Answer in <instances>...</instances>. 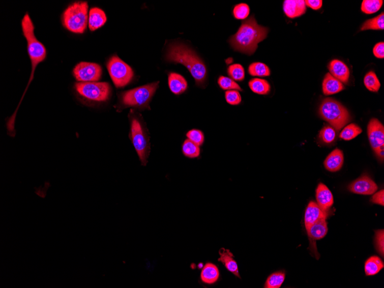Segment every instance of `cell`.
I'll return each mask as SVG.
<instances>
[{
	"label": "cell",
	"mask_w": 384,
	"mask_h": 288,
	"mask_svg": "<svg viewBox=\"0 0 384 288\" xmlns=\"http://www.w3.org/2000/svg\"><path fill=\"white\" fill-rule=\"evenodd\" d=\"M268 28L259 25L254 16L242 21L237 33L229 38V43L233 49L243 54L251 55L258 48V44L266 39Z\"/></svg>",
	"instance_id": "cell-1"
},
{
	"label": "cell",
	"mask_w": 384,
	"mask_h": 288,
	"mask_svg": "<svg viewBox=\"0 0 384 288\" xmlns=\"http://www.w3.org/2000/svg\"><path fill=\"white\" fill-rule=\"evenodd\" d=\"M166 60L185 66L195 79L198 85H202L205 81L206 68L202 60L191 48L185 44H170L166 54Z\"/></svg>",
	"instance_id": "cell-2"
},
{
	"label": "cell",
	"mask_w": 384,
	"mask_h": 288,
	"mask_svg": "<svg viewBox=\"0 0 384 288\" xmlns=\"http://www.w3.org/2000/svg\"><path fill=\"white\" fill-rule=\"evenodd\" d=\"M320 117L337 131H340L351 121L347 109L337 100L327 98L322 101L319 108Z\"/></svg>",
	"instance_id": "cell-3"
},
{
	"label": "cell",
	"mask_w": 384,
	"mask_h": 288,
	"mask_svg": "<svg viewBox=\"0 0 384 288\" xmlns=\"http://www.w3.org/2000/svg\"><path fill=\"white\" fill-rule=\"evenodd\" d=\"M88 4L85 2L74 3L66 9L63 16V24L66 29L76 34H83L86 28Z\"/></svg>",
	"instance_id": "cell-4"
},
{
	"label": "cell",
	"mask_w": 384,
	"mask_h": 288,
	"mask_svg": "<svg viewBox=\"0 0 384 288\" xmlns=\"http://www.w3.org/2000/svg\"><path fill=\"white\" fill-rule=\"evenodd\" d=\"M107 68L110 76L117 88L125 87L134 76L133 70L130 66L117 56H113L109 60Z\"/></svg>",
	"instance_id": "cell-5"
},
{
	"label": "cell",
	"mask_w": 384,
	"mask_h": 288,
	"mask_svg": "<svg viewBox=\"0 0 384 288\" xmlns=\"http://www.w3.org/2000/svg\"><path fill=\"white\" fill-rule=\"evenodd\" d=\"M131 138L137 154L143 166H146L150 153V145L142 125L138 119L131 121Z\"/></svg>",
	"instance_id": "cell-6"
},
{
	"label": "cell",
	"mask_w": 384,
	"mask_h": 288,
	"mask_svg": "<svg viewBox=\"0 0 384 288\" xmlns=\"http://www.w3.org/2000/svg\"><path fill=\"white\" fill-rule=\"evenodd\" d=\"M159 82H154L127 91L123 95V103L127 106L143 107L147 104L156 92Z\"/></svg>",
	"instance_id": "cell-7"
},
{
	"label": "cell",
	"mask_w": 384,
	"mask_h": 288,
	"mask_svg": "<svg viewBox=\"0 0 384 288\" xmlns=\"http://www.w3.org/2000/svg\"><path fill=\"white\" fill-rule=\"evenodd\" d=\"M77 91L86 99L98 101L107 100L110 87L107 82H81L76 85Z\"/></svg>",
	"instance_id": "cell-8"
},
{
	"label": "cell",
	"mask_w": 384,
	"mask_h": 288,
	"mask_svg": "<svg viewBox=\"0 0 384 288\" xmlns=\"http://www.w3.org/2000/svg\"><path fill=\"white\" fill-rule=\"evenodd\" d=\"M368 135L370 146L379 159L384 157V127L377 119L370 120L368 126Z\"/></svg>",
	"instance_id": "cell-9"
},
{
	"label": "cell",
	"mask_w": 384,
	"mask_h": 288,
	"mask_svg": "<svg viewBox=\"0 0 384 288\" xmlns=\"http://www.w3.org/2000/svg\"><path fill=\"white\" fill-rule=\"evenodd\" d=\"M73 73L78 81L96 82L100 79L102 74V69L98 64L83 62L75 67Z\"/></svg>",
	"instance_id": "cell-10"
},
{
	"label": "cell",
	"mask_w": 384,
	"mask_h": 288,
	"mask_svg": "<svg viewBox=\"0 0 384 288\" xmlns=\"http://www.w3.org/2000/svg\"><path fill=\"white\" fill-rule=\"evenodd\" d=\"M348 188L350 192L356 194L372 195L377 191L378 187L369 177L363 176L353 181L348 185Z\"/></svg>",
	"instance_id": "cell-11"
},
{
	"label": "cell",
	"mask_w": 384,
	"mask_h": 288,
	"mask_svg": "<svg viewBox=\"0 0 384 288\" xmlns=\"http://www.w3.org/2000/svg\"><path fill=\"white\" fill-rule=\"evenodd\" d=\"M328 216V211L322 210L315 202L311 201L308 204L305 212V216H304V223H305L306 229L310 228L317 221L322 219H326Z\"/></svg>",
	"instance_id": "cell-12"
},
{
	"label": "cell",
	"mask_w": 384,
	"mask_h": 288,
	"mask_svg": "<svg viewBox=\"0 0 384 288\" xmlns=\"http://www.w3.org/2000/svg\"><path fill=\"white\" fill-rule=\"evenodd\" d=\"M283 10L287 17L293 19L304 15L306 12L307 7L304 0H285Z\"/></svg>",
	"instance_id": "cell-13"
},
{
	"label": "cell",
	"mask_w": 384,
	"mask_h": 288,
	"mask_svg": "<svg viewBox=\"0 0 384 288\" xmlns=\"http://www.w3.org/2000/svg\"><path fill=\"white\" fill-rule=\"evenodd\" d=\"M328 68L330 73L342 83H347L350 77V71L342 61L334 60L330 62Z\"/></svg>",
	"instance_id": "cell-14"
},
{
	"label": "cell",
	"mask_w": 384,
	"mask_h": 288,
	"mask_svg": "<svg viewBox=\"0 0 384 288\" xmlns=\"http://www.w3.org/2000/svg\"><path fill=\"white\" fill-rule=\"evenodd\" d=\"M317 204L324 211H328L334 204V198L332 192L323 184L317 186L316 191Z\"/></svg>",
	"instance_id": "cell-15"
},
{
	"label": "cell",
	"mask_w": 384,
	"mask_h": 288,
	"mask_svg": "<svg viewBox=\"0 0 384 288\" xmlns=\"http://www.w3.org/2000/svg\"><path fill=\"white\" fill-rule=\"evenodd\" d=\"M343 163V153L341 150L337 149L326 158L324 165L327 170L331 172H336L341 170Z\"/></svg>",
	"instance_id": "cell-16"
},
{
	"label": "cell",
	"mask_w": 384,
	"mask_h": 288,
	"mask_svg": "<svg viewBox=\"0 0 384 288\" xmlns=\"http://www.w3.org/2000/svg\"><path fill=\"white\" fill-rule=\"evenodd\" d=\"M219 254L220 258L218 259L219 262L222 263L229 272L234 274L237 277L241 278L237 263L232 252L229 250L222 248L219 250Z\"/></svg>",
	"instance_id": "cell-17"
},
{
	"label": "cell",
	"mask_w": 384,
	"mask_h": 288,
	"mask_svg": "<svg viewBox=\"0 0 384 288\" xmlns=\"http://www.w3.org/2000/svg\"><path fill=\"white\" fill-rule=\"evenodd\" d=\"M170 91L175 95H182L188 88V82L183 75L175 73H171L168 78Z\"/></svg>",
	"instance_id": "cell-18"
},
{
	"label": "cell",
	"mask_w": 384,
	"mask_h": 288,
	"mask_svg": "<svg viewBox=\"0 0 384 288\" xmlns=\"http://www.w3.org/2000/svg\"><path fill=\"white\" fill-rule=\"evenodd\" d=\"M322 87H323V94L326 96L338 94L345 89L343 84L330 73L326 75Z\"/></svg>",
	"instance_id": "cell-19"
},
{
	"label": "cell",
	"mask_w": 384,
	"mask_h": 288,
	"mask_svg": "<svg viewBox=\"0 0 384 288\" xmlns=\"http://www.w3.org/2000/svg\"><path fill=\"white\" fill-rule=\"evenodd\" d=\"M220 276L218 268L212 263H207L202 268L200 278L203 283L212 285L217 282Z\"/></svg>",
	"instance_id": "cell-20"
},
{
	"label": "cell",
	"mask_w": 384,
	"mask_h": 288,
	"mask_svg": "<svg viewBox=\"0 0 384 288\" xmlns=\"http://www.w3.org/2000/svg\"><path fill=\"white\" fill-rule=\"evenodd\" d=\"M107 21V17L105 12L98 8H93L90 12L89 27L91 31L94 32L101 27Z\"/></svg>",
	"instance_id": "cell-21"
},
{
	"label": "cell",
	"mask_w": 384,
	"mask_h": 288,
	"mask_svg": "<svg viewBox=\"0 0 384 288\" xmlns=\"http://www.w3.org/2000/svg\"><path fill=\"white\" fill-rule=\"evenodd\" d=\"M308 236L313 240H320L326 237L328 232L326 219H322L307 229Z\"/></svg>",
	"instance_id": "cell-22"
},
{
	"label": "cell",
	"mask_w": 384,
	"mask_h": 288,
	"mask_svg": "<svg viewBox=\"0 0 384 288\" xmlns=\"http://www.w3.org/2000/svg\"><path fill=\"white\" fill-rule=\"evenodd\" d=\"M250 90L256 94L267 95L271 92V86L266 79L253 78L249 82Z\"/></svg>",
	"instance_id": "cell-23"
},
{
	"label": "cell",
	"mask_w": 384,
	"mask_h": 288,
	"mask_svg": "<svg viewBox=\"0 0 384 288\" xmlns=\"http://www.w3.org/2000/svg\"><path fill=\"white\" fill-rule=\"evenodd\" d=\"M382 261L377 256H372L366 261L365 271L366 276H374L383 268Z\"/></svg>",
	"instance_id": "cell-24"
},
{
	"label": "cell",
	"mask_w": 384,
	"mask_h": 288,
	"mask_svg": "<svg viewBox=\"0 0 384 288\" xmlns=\"http://www.w3.org/2000/svg\"><path fill=\"white\" fill-rule=\"evenodd\" d=\"M248 72L251 76L264 77L271 75V70L268 66L261 63H254L250 65Z\"/></svg>",
	"instance_id": "cell-25"
},
{
	"label": "cell",
	"mask_w": 384,
	"mask_h": 288,
	"mask_svg": "<svg viewBox=\"0 0 384 288\" xmlns=\"http://www.w3.org/2000/svg\"><path fill=\"white\" fill-rule=\"evenodd\" d=\"M182 152L185 157L189 158H196L200 156V146L188 139L185 140L182 146Z\"/></svg>",
	"instance_id": "cell-26"
},
{
	"label": "cell",
	"mask_w": 384,
	"mask_h": 288,
	"mask_svg": "<svg viewBox=\"0 0 384 288\" xmlns=\"http://www.w3.org/2000/svg\"><path fill=\"white\" fill-rule=\"evenodd\" d=\"M384 13L374 18L366 20L362 25L361 30H383L384 29Z\"/></svg>",
	"instance_id": "cell-27"
},
{
	"label": "cell",
	"mask_w": 384,
	"mask_h": 288,
	"mask_svg": "<svg viewBox=\"0 0 384 288\" xmlns=\"http://www.w3.org/2000/svg\"><path fill=\"white\" fill-rule=\"evenodd\" d=\"M363 130L358 125L351 123L343 128L339 136L343 140H351L361 134Z\"/></svg>",
	"instance_id": "cell-28"
},
{
	"label": "cell",
	"mask_w": 384,
	"mask_h": 288,
	"mask_svg": "<svg viewBox=\"0 0 384 288\" xmlns=\"http://www.w3.org/2000/svg\"><path fill=\"white\" fill-rule=\"evenodd\" d=\"M364 82L365 87L370 92H377L381 87V83L373 71L366 74Z\"/></svg>",
	"instance_id": "cell-29"
},
{
	"label": "cell",
	"mask_w": 384,
	"mask_h": 288,
	"mask_svg": "<svg viewBox=\"0 0 384 288\" xmlns=\"http://www.w3.org/2000/svg\"><path fill=\"white\" fill-rule=\"evenodd\" d=\"M285 273L284 272L273 273L269 276L264 284L266 288H280L285 281Z\"/></svg>",
	"instance_id": "cell-30"
},
{
	"label": "cell",
	"mask_w": 384,
	"mask_h": 288,
	"mask_svg": "<svg viewBox=\"0 0 384 288\" xmlns=\"http://www.w3.org/2000/svg\"><path fill=\"white\" fill-rule=\"evenodd\" d=\"M227 74L235 81L242 82L245 78V69L241 65L238 64L229 66Z\"/></svg>",
	"instance_id": "cell-31"
},
{
	"label": "cell",
	"mask_w": 384,
	"mask_h": 288,
	"mask_svg": "<svg viewBox=\"0 0 384 288\" xmlns=\"http://www.w3.org/2000/svg\"><path fill=\"white\" fill-rule=\"evenodd\" d=\"M382 0H364L362 3L361 11L366 14H373L380 10Z\"/></svg>",
	"instance_id": "cell-32"
},
{
	"label": "cell",
	"mask_w": 384,
	"mask_h": 288,
	"mask_svg": "<svg viewBox=\"0 0 384 288\" xmlns=\"http://www.w3.org/2000/svg\"><path fill=\"white\" fill-rule=\"evenodd\" d=\"M218 83L219 87L223 91L237 90L243 91L242 89L238 85V83L231 78L220 76L218 78Z\"/></svg>",
	"instance_id": "cell-33"
},
{
	"label": "cell",
	"mask_w": 384,
	"mask_h": 288,
	"mask_svg": "<svg viewBox=\"0 0 384 288\" xmlns=\"http://www.w3.org/2000/svg\"><path fill=\"white\" fill-rule=\"evenodd\" d=\"M337 132L332 126H324L319 133V138L324 143L330 144L336 138Z\"/></svg>",
	"instance_id": "cell-34"
},
{
	"label": "cell",
	"mask_w": 384,
	"mask_h": 288,
	"mask_svg": "<svg viewBox=\"0 0 384 288\" xmlns=\"http://www.w3.org/2000/svg\"><path fill=\"white\" fill-rule=\"evenodd\" d=\"M250 7L248 4L241 3L237 4L233 9V15L237 20H246L250 14Z\"/></svg>",
	"instance_id": "cell-35"
},
{
	"label": "cell",
	"mask_w": 384,
	"mask_h": 288,
	"mask_svg": "<svg viewBox=\"0 0 384 288\" xmlns=\"http://www.w3.org/2000/svg\"><path fill=\"white\" fill-rule=\"evenodd\" d=\"M225 99L227 103L231 105H238L242 103V96L240 91L237 90L226 91Z\"/></svg>",
	"instance_id": "cell-36"
},
{
	"label": "cell",
	"mask_w": 384,
	"mask_h": 288,
	"mask_svg": "<svg viewBox=\"0 0 384 288\" xmlns=\"http://www.w3.org/2000/svg\"><path fill=\"white\" fill-rule=\"evenodd\" d=\"M187 137L190 140L198 146H201L204 142V135L198 130L193 129L187 132Z\"/></svg>",
	"instance_id": "cell-37"
},
{
	"label": "cell",
	"mask_w": 384,
	"mask_h": 288,
	"mask_svg": "<svg viewBox=\"0 0 384 288\" xmlns=\"http://www.w3.org/2000/svg\"><path fill=\"white\" fill-rule=\"evenodd\" d=\"M376 246L378 252L383 257L384 255L383 229H379L376 232Z\"/></svg>",
	"instance_id": "cell-38"
},
{
	"label": "cell",
	"mask_w": 384,
	"mask_h": 288,
	"mask_svg": "<svg viewBox=\"0 0 384 288\" xmlns=\"http://www.w3.org/2000/svg\"><path fill=\"white\" fill-rule=\"evenodd\" d=\"M373 54L377 59H383L384 57V43L379 42L373 48Z\"/></svg>",
	"instance_id": "cell-39"
},
{
	"label": "cell",
	"mask_w": 384,
	"mask_h": 288,
	"mask_svg": "<svg viewBox=\"0 0 384 288\" xmlns=\"http://www.w3.org/2000/svg\"><path fill=\"white\" fill-rule=\"evenodd\" d=\"M371 201L377 205L383 206L384 205V191L383 190H380L376 194H374L371 198Z\"/></svg>",
	"instance_id": "cell-40"
},
{
	"label": "cell",
	"mask_w": 384,
	"mask_h": 288,
	"mask_svg": "<svg viewBox=\"0 0 384 288\" xmlns=\"http://www.w3.org/2000/svg\"><path fill=\"white\" fill-rule=\"evenodd\" d=\"M306 5L313 10H318L322 7L323 2L321 0H306Z\"/></svg>",
	"instance_id": "cell-41"
}]
</instances>
